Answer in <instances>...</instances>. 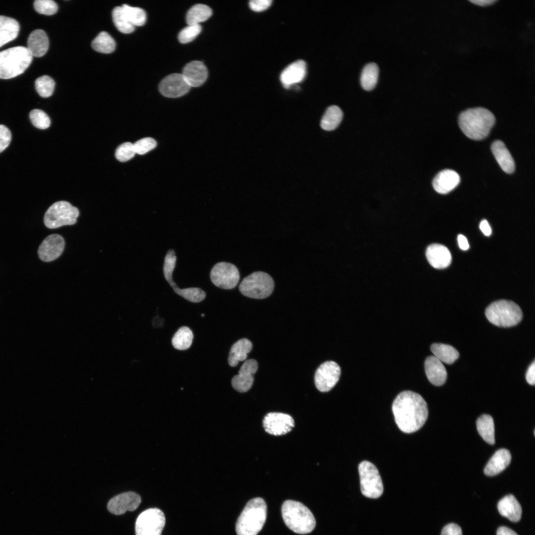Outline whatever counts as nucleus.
<instances>
[{
    "instance_id": "nucleus-19",
    "label": "nucleus",
    "mask_w": 535,
    "mask_h": 535,
    "mask_svg": "<svg viewBox=\"0 0 535 535\" xmlns=\"http://www.w3.org/2000/svg\"><path fill=\"white\" fill-rule=\"evenodd\" d=\"M460 182V177L455 171L444 169L439 172L434 178L432 185L437 193L447 194L455 189Z\"/></svg>"
},
{
    "instance_id": "nucleus-43",
    "label": "nucleus",
    "mask_w": 535,
    "mask_h": 535,
    "mask_svg": "<svg viewBox=\"0 0 535 535\" xmlns=\"http://www.w3.org/2000/svg\"><path fill=\"white\" fill-rule=\"evenodd\" d=\"M34 7L38 13L46 15H53L58 9L57 4L52 0H36L34 2Z\"/></svg>"
},
{
    "instance_id": "nucleus-17",
    "label": "nucleus",
    "mask_w": 535,
    "mask_h": 535,
    "mask_svg": "<svg viewBox=\"0 0 535 535\" xmlns=\"http://www.w3.org/2000/svg\"><path fill=\"white\" fill-rule=\"evenodd\" d=\"M258 363L254 359L246 360L241 366L238 374L233 377L231 384L239 392H245L252 387L254 382L253 374L258 369Z\"/></svg>"
},
{
    "instance_id": "nucleus-51",
    "label": "nucleus",
    "mask_w": 535,
    "mask_h": 535,
    "mask_svg": "<svg viewBox=\"0 0 535 535\" xmlns=\"http://www.w3.org/2000/svg\"><path fill=\"white\" fill-rule=\"evenodd\" d=\"M458 242L459 246L463 250H467L469 248L468 240L465 236L462 234L458 236Z\"/></svg>"
},
{
    "instance_id": "nucleus-29",
    "label": "nucleus",
    "mask_w": 535,
    "mask_h": 535,
    "mask_svg": "<svg viewBox=\"0 0 535 535\" xmlns=\"http://www.w3.org/2000/svg\"><path fill=\"white\" fill-rule=\"evenodd\" d=\"M477 430L482 439L489 444L495 443L494 424L492 417L487 414L480 416L477 421Z\"/></svg>"
},
{
    "instance_id": "nucleus-32",
    "label": "nucleus",
    "mask_w": 535,
    "mask_h": 535,
    "mask_svg": "<svg viewBox=\"0 0 535 535\" xmlns=\"http://www.w3.org/2000/svg\"><path fill=\"white\" fill-rule=\"evenodd\" d=\"M212 15L211 8L203 4L193 6L187 12L186 22L188 25H198L208 20Z\"/></svg>"
},
{
    "instance_id": "nucleus-10",
    "label": "nucleus",
    "mask_w": 535,
    "mask_h": 535,
    "mask_svg": "<svg viewBox=\"0 0 535 535\" xmlns=\"http://www.w3.org/2000/svg\"><path fill=\"white\" fill-rule=\"evenodd\" d=\"M164 513L158 508H150L142 512L135 523L136 535H161L164 527Z\"/></svg>"
},
{
    "instance_id": "nucleus-37",
    "label": "nucleus",
    "mask_w": 535,
    "mask_h": 535,
    "mask_svg": "<svg viewBox=\"0 0 535 535\" xmlns=\"http://www.w3.org/2000/svg\"><path fill=\"white\" fill-rule=\"evenodd\" d=\"M112 17L115 26L120 32L129 34L134 31L135 27L127 19L121 6H116L113 8Z\"/></svg>"
},
{
    "instance_id": "nucleus-41",
    "label": "nucleus",
    "mask_w": 535,
    "mask_h": 535,
    "mask_svg": "<svg viewBox=\"0 0 535 535\" xmlns=\"http://www.w3.org/2000/svg\"><path fill=\"white\" fill-rule=\"evenodd\" d=\"M29 117L33 125L39 129H47L51 124L49 117L44 111L41 109H35L31 110L29 114Z\"/></svg>"
},
{
    "instance_id": "nucleus-35",
    "label": "nucleus",
    "mask_w": 535,
    "mask_h": 535,
    "mask_svg": "<svg viewBox=\"0 0 535 535\" xmlns=\"http://www.w3.org/2000/svg\"><path fill=\"white\" fill-rule=\"evenodd\" d=\"M193 339V334L191 330L187 326L179 328L173 335L171 343L174 348L184 350L188 349L191 345Z\"/></svg>"
},
{
    "instance_id": "nucleus-2",
    "label": "nucleus",
    "mask_w": 535,
    "mask_h": 535,
    "mask_svg": "<svg viewBox=\"0 0 535 535\" xmlns=\"http://www.w3.org/2000/svg\"><path fill=\"white\" fill-rule=\"evenodd\" d=\"M495 122L494 114L482 107L470 108L462 111L458 118L459 125L464 134L475 140L486 138Z\"/></svg>"
},
{
    "instance_id": "nucleus-53",
    "label": "nucleus",
    "mask_w": 535,
    "mask_h": 535,
    "mask_svg": "<svg viewBox=\"0 0 535 535\" xmlns=\"http://www.w3.org/2000/svg\"><path fill=\"white\" fill-rule=\"evenodd\" d=\"M472 2H473L477 5L481 6H485L492 4L496 1V0H470Z\"/></svg>"
},
{
    "instance_id": "nucleus-39",
    "label": "nucleus",
    "mask_w": 535,
    "mask_h": 535,
    "mask_svg": "<svg viewBox=\"0 0 535 535\" xmlns=\"http://www.w3.org/2000/svg\"><path fill=\"white\" fill-rule=\"evenodd\" d=\"M176 262V256L174 251L172 249L169 250L164 258L163 272L165 280L172 288L177 285L172 278V273Z\"/></svg>"
},
{
    "instance_id": "nucleus-48",
    "label": "nucleus",
    "mask_w": 535,
    "mask_h": 535,
    "mask_svg": "<svg viewBox=\"0 0 535 535\" xmlns=\"http://www.w3.org/2000/svg\"><path fill=\"white\" fill-rule=\"evenodd\" d=\"M441 535H462V532L458 525L450 523L443 527Z\"/></svg>"
},
{
    "instance_id": "nucleus-12",
    "label": "nucleus",
    "mask_w": 535,
    "mask_h": 535,
    "mask_svg": "<svg viewBox=\"0 0 535 535\" xmlns=\"http://www.w3.org/2000/svg\"><path fill=\"white\" fill-rule=\"evenodd\" d=\"M341 374L339 365L335 362L326 361L317 369L315 374V383L321 392L331 390L338 382Z\"/></svg>"
},
{
    "instance_id": "nucleus-50",
    "label": "nucleus",
    "mask_w": 535,
    "mask_h": 535,
    "mask_svg": "<svg viewBox=\"0 0 535 535\" xmlns=\"http://www.w3.org/2000/svg\"><path fill=\"white\" fill-rule=\"evenodd\" d=\"M480 228L482 232L486 236H489L491 233V227L487 220H482L480 224Z\"/></svg>"
},
{
    "instance_id": "nucleus-9",
    "label": "nucleus",
    "mask_w": 535,
    "mask_h": 535,
    "mask_svg": "<svg viewBox=\"0 0 535 535\" xmlns=\"http://www.w3.org/2000/svg\"><path fill=\"white\" fill-rule=\"evenodd\" d=\"M361 492L365 496L377 498L382 494L383 485L376 467L368 461L362 462L358 467Z\"/></svg>"
},
{
    "instance_id": "nucleus-36",
    "label": "nucleus",
    "mask_w": 535,
    "mask_h": 535,
    "mask_svg": "<svg viewBox=\"0 0 535 535\" xmlns=\"http://www.w3.org/2000/svg\"><path fill=\"white\" fill-rule=\"evenodd\" d=\"M123 12L130 23L135 26H141L146 21V13L142 8L124 4L121 6Z\"/></svg>"
},
{
    "instance_id": "nucleus-26",
    "label": "nucleus",
    "mask_w": 535,
    "mask_h": 535,
    "mask_svg": "<svg viewBox=\"0 0 535 535\" xmlns=\"http://www.w3.org/2000/svg\"><path fill=\"white\" fill-rule=\"evenodd\" d=\"M491 151L496 161L502 169L507 173L514 171V160L504 143L500 140H496L491 145Z\"/></svg>"
},
{
    "instance_id": "nucleus-13",
    "label": "nucleus",
    "mask_w": 535,
    "mask_h": 535,
    "mask_svg": "<svg viewBox=\"0 0 535 535\" xmlns=\"http://www.w3.org/2000/svg\"><path fill=\"white\" fill-rule=\"evenodd\" d=\"M263 427L268 433L281 435L290 432L294 427V421L289 415L278 412L267 414L263 420Z\"/></svg>"
},
{
    "instance_id": "nucleus-8",
    "label": "nucleus",
    "mask_w": 535,
    "mask_h": 535,
    "mask_svg": "<svg viewBox=\"0 0 535 535\" xmlns=\"http://www.w3.org/2000/svg\"><path fill=\"white\" fill-rule=\"evenodd\" d=\"M79 215L78 208L67 201H60L54 203L48 208L44 215V222L49 228H57L75 224Z\"/></svg>"
},
{
    "instance_id": "nucleus-22",
    "label": "nucleus",
    "mask_w": 535,
    "mask_h": 535,
    "mask_svg": "<svg viewBox=\"0 0 535 535\" xmlns=\"http://www.w3.org/2000/svg\"><path fill=\"white\" fill-rule=\"evenodd\" d=\"M425 369L427 378L432 384L441 386L446 381V370L442 362L435 356H430L426 358Z\"/></svg>"
},
{
    "instance_id": "nucleus-7",
    "label": "nucleus",
    "mask_w": 535,
    "mask_h": 535,
    "mask_svg": "<svg viewBox=\"0 0 535 535\" xmlns=\"http://www.w3.org/2000/svg\"><path fill=\"white\" fill-rule=\"evenodd\" d=\"M274 288L272 277L263 271H256L245 277L239 286L242 295L254 299H261L269 296Z\"/></svg>"
},
{
    "instance_id": "nucleus-45",
    "label": "nucleus",
    "mask_w": 535,
    "mask_h": 535,
    "mask_svg": "<svg viewBox=\"0 0 535 535\" xmlns=\"http://www.w3.org/2000/svg\"><path fill=\"white\" fill-rule=\"evenodd\" d=\"M136 154L144 155L154 149L157 146L156 141L152 138L146 137L141 139L133 144Z\"/></svg>"
},
{
    "instance_id": "nucleus-33",
    "label": "nucleus",
    "mask_w": 535,
    "mask_h": 535,
    "mask_svg": "<svg viewBox=\"0 0 535 535\" xmlns=\"http://www.w3.org/2000/svg\"><path fill=\"white\" fill-rule=\"evenodd\" d=\"M378 67L374 62L367 64L364 67L361 75V84L366 90H372L375 86L378 76Z\"/></svg>"
},
{
    "instance_id": "nucleus-52",
    "label": "nucleus",
    "mask_w": 535,
    "mask_h": 535,
    "mask_svg": "<svg viewBox=\"0 0 535 535\" xmlns=\"http://www.w3.org/2000/svg\"><path fill=\"white\" fill-rule=\"evenodd\" d=\"M496 535H518L511 529L505 527H500L497 530Z\"/></svg>"
},
{
    "instance_id": "nucleus-20",
    "label": "nucleus",
    "mask_w": 535,
    "mask_h": 535,
    "mask_svg": "<svg viewBox=\"0 0 535 535\" xmlns=\"http://www.w3.org/2000/svg\"><path fill=\"white\" fill-rule=\"evenodd\" d=\"M426 257L430 265L436 268H443L451 262V255L448 248L439 244H432L428 247Z\"/></svg>"
},
{
    "instance_id": "nucleus-44",
    "label": "nucleus",
    "mask_w": 535,
    "mask_h": 535,
    "mask_svg": "<svg viewBox=\"0 0 535 535\" xmlns=\"http://www.w3.org/2000/svg\"><path fill=\"white\" fill-rule=\"evenodd\" d=\"M135 154L133 144L130 142H125L120 145L115 153L116 159L121 162L130 160Z\"/></svg>"
},
{
    "instance_id": "nucleus-30",
    "label": "nucleus",
    "mask_w": 535,
    "mask_h": 535,
    "mask_svg": "<svg viewBox=\"0 0 535 535\" xmlns=\"http://www.w3.org/2000/svg\"><path fill=\"white\" fill-rule=\"evenodd\" d=\"M430 350L437 359L447 364L453 363L459 357L458 351L453 346L443 343H433Z\"/></svg>"
},
{
    "instance_id": "nucleus-18",
    "label": "nucleus",
    "mask_w": 535,
    "mask_h": 535,
    "mask_svg": "<svg viewBox=\"0 0 535 535\" xmlns=\"http://www.w3.org/2000/svg\"><path fill=\"white\" fill-rule=\"evenodd\" d=\"M182 76L191 87H199L207 80L208 72L207 67L201 61H192L183 68Z\"/></svg>"
},
{
    "instance_id": "nucleus-27",
    "label": "nucleus",
    "mask_w": 535,
    "mask_h": 535,
    "mask_svg": "<svg viewBox=\"0 0 535 535\" xmlns=\"http://www.w3.org/2000/svg\"><path fill=\"white\" fill-rule=\"evenodd\" d=\"M19 30V24L15 19L0 15V47L16 38Z\"/></svg>"
},
{
    "instance_id": "nucleus-24",
    "label": "nucleus",
    "mask_w": 535,
    "mask_h": 535,
    "mask_svg": "<svg viewBox=\"0 0 535 535\" xmlns=\"http://www.w3.org/2000/svg\"><path fill=\"white\" fill-rule=\"evenodd\" d=\"M49 41L46 32L41 29L33 31L27 40V49L33 56L41 57L47 53Z\"/></svg>"
},
{
    "instance_id": "nucleus-16",
    "label": "nucleus",
    "mask_w": 535,
    "mask_h": 535,
    "mask_svg": "<svg viewBox=\"0 0 535 535\" xmlns=\"http://www.w3.org/2000/svg\"><path fill=\"white\" fill-rule=\"evenodd\" d=\"M65 242L63 238L57 234L47 236L39 247L38 253L44 262H51L58 258L63 251Z\"/></svg>"
},
{
    "instance_id": "nucleus-11",
    "label": "nucleus",
    "mask_w": 535,
    "mask_h": 535,
    "mask_svg": "<svg viewBox=\"0 0 535 535\" xmlns=\"http://www.w3.org/2000/svg\"><path fill=\"white\" fill-rule=\"evenodd\" d=\"M210 278L216 286L224 289L235 288L240 280V273L237 268L233 264L227 262H219L212 268Z\"/></svg>"
},
{
    "instance_id": "nucleus-5",
    "label": "nucleus",
    "mask_w": 535,
    "mask_h": 535,
    "mask_svg": "<svg viewBox=\"0 0 535 535\" xmlns=\"http://www.w3.org/2000/svg\"><path fill=\"white\" fill-rule=\"evenodd\" d=\"M27 47L17 46L0 52V79H8L22 74L32 61Z\"/></svg>"
},
{
    "instance_id": "nucleus-4",
    "label": "nucleus",
    "mask_w": 535,
    "mask_h": 535,
    "mask_svg": "<svg viewBox=\"0 0 535 535\" xmlns=\"http://www.w3.org/2000/svg\"><path fill=\"white\" fill-rule=\"evenodd\" d=\"M281 513L285 525L296 533H310L316 526L315 518L312 513L299 502L286 500L282 504Z\"/></svg>"
},
{
    "instance_id": "nucleus-49",
    "label": "nucleus",
    "mask_w": 535,
    "mask_h": 535,
    "mask_svg": "<svg viewBox=\"0 0 535 535\" xmlns=\"http://www.w3.org/2000/svg\"><path fill=\"white\" fill-rule=\"evenodd\" d=\"M526 379L528 383L534 385L535 383V362L534 361L529 366L526 374Z\"/></svg>"
},
{
    "instance_id": "nucleus-1",
    "label": "nucleus",
    "mask_w": 535,
    "mask_h": 535,
    "mask_svg": "<svg viewBox=\"0 0 535 535\" xmlns=\"http://www.w3.org/2000/svg\"><path fill=\"white\" fill-rule=\"evenodd\" d=\"M392 410L398 428L407 433L420 429L428 416L426 401L419 394L410 390L402 391L396 396Z\"/></svg>"
},
{
    "instance_id": "nucleus-21",
    "label": "nucleus",
    "mask_w": 535,
    "mask_h": 535,
    "mask_svg": "<svg viewBox=\"0 0 535 535\" xmlns=\"http://www.w3.org/2000/svg\"><path fill=\"white\" fill-rule=\"evenodd\" d=\"M306 74V63L303 60H296L287 66L281 72L280 81L285 88L302 81Z\"/></svg>"
},
{
    "instance_id": "nucleus-6",
    "label": "nucleus",
    "mask_w": 535,
    "mask_h": 535,
    "mask_svg": "<svg viewBox=\"0 0 535 535\" xmlns=\"http://www.w3.org/2000/svg\"><path fill=\"white\" fill-rule=\"evenodd\" d=\"M487 319L493 324L503 327L517 325L523 317L520 307L513 301L500 300L490 304L485 311Z\"/></svg>"
},
{
    "instance_id": "nucleus-42",
    "label": "nucleus",
    "mask_w": 535,
    "mask_h": 535,
    "mask_svg": "<svg viewBox=\"0 0 535 535\" xmlns=\"http://www.w3.org/2000/svg\"><path fill=\"white\" fill-rule=\"evenodd\" d=\"M201 30L200 24L188 25L179 32L178 36L179 42L186 44L192 41L200 33Z\"/></svg>"
},
{
    "instance_id": "nucleus-15",
    "label": "nucleus",
    "mask_w": 535,
    "mask_h": 535,
    "mask_svg": "<svg viewBox=\"0 0 535 535\" xmlns=\"http://www.w3.org/2000/svg\"><path fill=\"white\" fill-rule=\"evenodd\" d=\"M141 502L140 496L133 491L125 492L112 498L108 502V510L115 515H121L127 511L137 508Z\"/></svg>"
},
{
    "instance_id": "nucleus-47",
    "label": "nucleus",
    "mask_w": 535,
    "mask_h": 535,
    "mask_svg": "<svg viewBox=\"0 0 535 535\" xmlns=\"http://www.w3.org/2000/svg\"><path fill=\"white\" fill-rule=\"evenodd\" d=\"M271 2V0H252L249 1V6L253 11H261L268 8Z\"/></svg>"
},
{
    "instance_id": "nucleus-23",
    "label": "nucleus",
    "mask_w": 535,
    "mask_h": 535,
    "mask_svg": "<svg viewBox=\"0 0 535 535\" xmlns=\"http://www.w3.org/2000/svg\"><path fill=\"white\" fill-rule=\"evenodd\" d=\"M511 460L508 450L501 448L496 451L486 465L484 473L486 476H495L507 468Z\"/></svg>"
},
{
    "instance_id": "nucleus-3",
    "label": "nucleus",
    "mask_w": 535,
    "mask_h": 535,
    "mask_svg": "<svg viewBox=\"0 0 535 535\" xmlns=\"http://www.w3.org/2000/svg\"><path fill=\"white\" fill-rule=\"evenodd\" d=\"M267 505L263 499L257 497L248 502L236 524L237 535H257L262 530L267 518Z\"/></svg>"
},
{
    "instance_id": "nucleus-34",
    "label": "nucleus",
    "mask_w": 535,
    "mask_h": 535,
    "mask_svg": "<svg viewBox=\"0 0 535 535\" xmlns=\"http://www.w3.org/2000/svg\"><path fill=\"white\" fill-rule=\"evenodd\" d=\"M91 45L94 50L103 54L111 53L115 48L114 39L105 31L100 33L93 40Z\"/></svg>"
},
{
    "instance_id": "nucleus-40",
    "label": "nucleus",
    "mask_w": 535,
    "mask_h": 535,
    "mask_svg": "<svg viewBox=\"0 0 535 535\" xmlns=\"http://www.w3.org/2000/svg\"><path fill=\"white\" fill-rule=\"evenodd\" d=\"M55 87L54 80L48 75H43L35 81V88L39 95L43 98L52 95Z\"/></svg>"
},
{
    "instance_id": "nucleus-25",
    "label": "nucleus",
    "mask_w": 535,
    "mask_h": 535,
    "mask_svg": "<svg viewBox=\"0 0 535 535\" xmlns=\"http://www.w3.org/2000/svg\"><path fill=\"white\" fill-rule=\"evenodd\" d=\"M497 508L499 513L513 522L519 521L522 516V508L520 504L512 494L506 495L498 503Z\"/></svg>"
},
{
    "instance_id": "nucleus-14",
    "label": "nucleus",
    "mask_w": 535,
    "mask_h": 535,
    "mask_svg": "<svg viewBox=\"0 0 535 535\" xmlns=\"http://www.w3.org/2000/svg\"><path fill=\"white\" fill-rule=\"evenodd\" d=\"M191 87L182 74H171L163 78L159 85L160 93L168 98H178L186 94Z\"/></svg>"
},
{
    "instance_id": "nucleus-46",
    "label": "nucleus",
    "mask_w": 535,
    "mask_h": 535,
    "mask_svg": "<svg viewBox=\"0 0 535 535\" xmlns=\"http://www.w3.org/2000/svg\"><path fill=\"white\" fill-rule=\"evenodd\" d=\"M11 139L9 130L4 125L0 124V153L9 145Z\"/></svg>"
},
{
    "instance_id": "nucleus-28",
    "label": "nucleus",
    "mask_w": 535,
    "mask_h": 535,
    "mask_svg": "<svg viewBox=\"0 0 535 535\" xmlns=\"http://www.w3.org/2000/svg\"><path fill=\"white\" fill-rule=\"evenodd\" d=\"M252 348V342L247 338H242L232 345L229 351L228 358V364L231 367H235L239 361L246 360L247 354Z\"/></svg>"
},
{
    "instance_id": "nucleus-31",
    "label": "nucleus",
    "mask_w": 535,
    "mask_h": 535,
    "mask_svg": "<svg viewBox=\"0 0 535 535\" xmlns=\"http://www.w3.org/2000/svg\"><path fill=\"white\" fill-rule=\"evenodd\" d=\"M343 117L341 109L336 106H331L326 110L321 122V127L326 131L336 128Z\"/></svg>"
},
{
    "instance_id": "nucleus-38",
    "label": "nucleus",
    "mask_w": 535,
    "mask_h": 535,
    "mask_svg": "<svg viewBox=\"0 0 535 535\" xmlns=\"http://www.w3.org/2000/svg\"><path fill=\"white\" fill-rule=\"evenodd\" d=\"M172 288L177 294L193 303H199L202 301L206 295L204 291L197 287L180 289L176 285Z\"/></svg>"
}]
</instances>
